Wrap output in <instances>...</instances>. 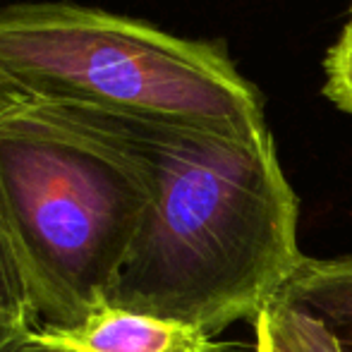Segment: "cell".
Wrapping results in <instances>:
<instances>
[{
	"label": "cell",
	"mask_w": 352,
	"mask_h": 352,
	"mask_svg": "<svg viewBox=\"0 0 352 352\" xmlns=\"http://www.w3.org/2000/svg\"><path fill=\"white\" fill-rule=\"evenodd\" d=\"M82 111L125 151L146 195L108 305L211 336L256 321L305 259L297 197L269 125L232 130Z\"/></svg>",
	"instance_id": "obj_1"
},
{
	"label": "cell",
	"mask_w": 352,
	"mask_h": 352,
	"mask_svg": "<svg viewBox=\"0 0 352 352\" xmlns=\"http://www.w3.org/2000/svg\"><path fill=\"white\" fill-rule=\"evenodd\" d=\"M32 352H34V350H32ZM254 352H266V348H264V345L259 343V340H256V350H254Z\"/></svg>",
	"instance_id": "obj_11"
},
{
	"label": "cell",
	"mask_w": 352,
	"mask_h": 352,
	"mask_svg": "<svg viewBox=\"0 0 352 352\" xmlns=\"http://www.w3.org/2000/svg\"><path fill=\"white\" fill-rule=\"evenodd\" d=\"M276 295L319 316L333 331L343 352H352V256H305Z\"/></svg>",
	"instance_id": "obj_5"
},
{
	"label": "cell",
	"mask_w": 352,
	"mask_h": 352,
	"mask_svg": "<svg viewBox=\"0 0 352 352\" xmlns=\"http://www.w3.org/2000/svg\"><path fill=\"white\" fill-rule=\"evenodd\" d=\"M324 96L352 116V17L324 60Z\"/></svg>",
	"instance_id": "obj_7"
},
{
	"label": "cell",
	"mask_w": 352,
	"mask_h": 352,
	"mask_svg": "<svg viewBox=\"0 0 352 352\" xmlns=\"http://www.w3.org/2000/svg\"><path fill=\"white\" fill-rule=\"evenodd\" d=\"M27 101H32V96H29L14 79H10L8 74L0 70V120H3L8 113H12L14 108L24 106Z\"/></svg>",
	"instance_id": "obj_10"
},
{
	"label": "cell",
	"mask_w": 352,
	"mask_h": 352,
	"mask_svg": "<svg viewBox=\"0 0 352 352\" xmlns=\"http://www.w3.org/2000/svg\"><path fill=\"white\" fill-rule=\"evenodd\" d=\"M34 321H12L0 326V352H24L27 336L34 329Z\"/></svg>",
	"instance_id": "obj_9"
},
{
	"label": "cell",
	"mask_w": 352,
	"mask_h": 352,
	"mask_svg": "<svg viewBox=\"0 0 352 352\" xmlns=\"http://www.w3.org/2000/svg\"><path fill=\"white\" fill-rule=\"evenodd\" d=\"M24 352H32V348H29V345H27V350H24Z\"/></svg>",
	"instance_id": "obj_12"
},
{
	"label": "cell",
	"mask_w": 352,
	"mask_h": 352,
	"mask_svg": "<svg viewBox=\"0 0 352 352\" xmlns=\"http://www.w3.org/2000/svg\"><path fill=\"white\" fill-rule=\"evenodd\" d=\"M12 321H34L36 324L22 292V285L17 280V274L8 259L3 240H0V326L12 324Z\"/></svg>",
	"instance_id": "obj_8"
},
{
	"label": "cell",
	"mask_w": 352,
	"mask_h": 352,
	"mask_svg": "<svg viewBox=\"0 0 352 352\" xmlns=\"http://www.w3.org/2000/svg\"><path fill=\"white\" fill-rule=\"evenodd\" d=\"M34 352H218L199 326L125 307L103 305L74 326H34Z\"/></svg>",
	"instance_id": "obj_4"
},
{
	"label": "cell",
	"mask_w": 352,
	"mask_h": 352,
	"mask_svg": "<svg viewBox=\"0 0 352 352\" xmlns=\"http://www.w3.org/2000/svg\"><path fill=\"white\" fill-rule=\"evenodd\" d=\"M256 340L266 352H343L333 331L319 316L278 295L256 316Z\"/></svg>",
	"instance_id": "obj_6"
},
{
	"label": "cell",
	"mask_w": 352,
	"mask_h": 352,
	"mask_svg": "<svg viewBox=\"0 0 352 352\" xmlns=\"http://www.w3.org/2000/svg\"><path fill=\"white\" fill-rule=\"evenodd\" d=\"M144 211L135 166L87 111L32 98L0 120V240L36 326L108 305Z\"/></svg>",
	"instance_id": "obj_2"
},
{
	"label": "cell",
	"mask_w": 352,
	"mask_h": 352,
	"mask_svg": "<svg viewBox=\"0 0 352 352\" xmlns=\"http://www.w3.org/2000/svg\"><path fill=\"white\" fill-rule=\"evenodd\" d=\"M0 70L36 101L206 127L264 125V103L221 46L77 3L0 10Z\"/></svg>",
	"instance_id": "obj_3"
},
{
	"label": "cell",
	"mask_w": 352,
	"mask_h": 352,
	"mask_svg": "<svg viewBox=\"0 0 352 352\" xmlns=\"http://www.w3.org/2000/svg\"><path fill=\"white\" fill-rule=\"evenodd\" d=\"M350 14H352V12H350Z\"/></svg>",
	"instance_id": "obj_13"
}]
</instances>
